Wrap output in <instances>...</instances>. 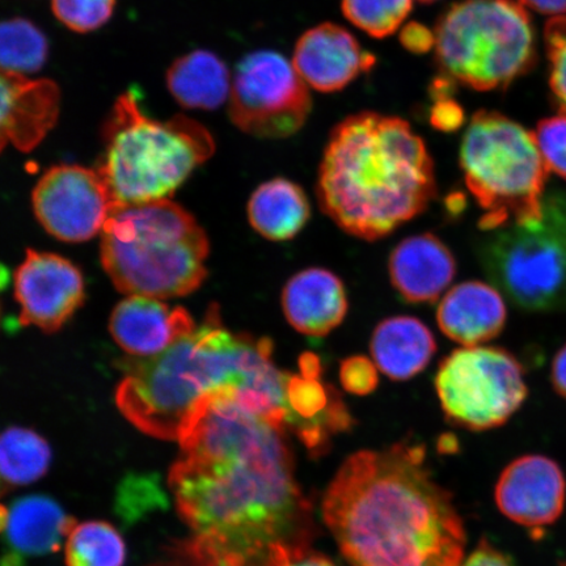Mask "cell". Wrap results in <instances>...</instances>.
<instances>
[{"instance_id":"obj_29","label":"cell","mask_w":566,"mask_h":566,"mask_svg":"<svg viewBox=\"0 0 566 566\" xmlns=\"http://www.w3.org/2000/svg\"><path fill=\"white\" fill-rule=\"evenodd\" d=\"M117 0H52L54 17L76 33L101 30L115 12Z\"/></svg>"},{"instance_id":"obj_4","label":"cell","mask_w":566,"mask_h":566,"mask_svg":"<svg viewBox=\"0 0 566 566\" xmlns=\"http://www.w3.org/2000/svg\"><path fill=\"white\" fill-rule=\"evenodd\" d=\"M316 195L339 229L374 242L427 210L437 195L434 163L406 119L359 112L331 132Z\"/></svg>"},{"instance_id":"obj_37","label":"cell","mask_w":566,"mask_h":566,"mask_svg":"<svg viewBox=\"0 0 566 566\" xmlns=\"http://www.w3.org/2000/svg\"><path fill=\"white\" fill-rule=\"evenodd\" d=\"M551 378L556 392L566 400V345L556 354L552 364Z\"/></svg>"},{"instance_id":"obj_14","label":"cell","mask_w":566,"mask_h":566,"mask_svg":"<svg viewBox=\"0 0 566 566\" xmlns=\"http://www.w3.org/2000/svg\"><path fill=\"white\" fill-rule=\"evenodd\" d=\"M495 502L501 513L516 525L534 531L554 525L566 502L564 472L547 457L515 459L501 473Z\"/></svg>"},{"instance_id":"obj_20","label":"cell","mask_w":566,"mask_h":566,"mask_svg":"<svg viewBox=\"0 0 566 566\" xmlns=\"http://www.w3.org/2000/svg\"><path fill=\"white\" fill-rule=\"evenodd\" d=\"M282 308L292 327L302 335L324 337L348 314V295L342 280L323 268L295 274L282 293Z\"/></svg>"},{"instance_id":"obj_31","label":"cell","mask_w":566,"mask_h":566,"mask_svg":"<svg viewBox=\"0 0 566 566\" xmlns=\"http://www.w3.org/2000/svg\"><path fill=\"white\" fill-rule=\"evenodd\" d=\"M534 137L548 171L566 180V113L543 118Z\"/></svg>"},{"instance_id":"obj_8","label":"cell","mask_w":566,"mask_h":566,"mask_svg":"<svg viewBox=\"0 0 566 566\" xmlns=\"http://www.w3.org/2000/svg\"><path fill=\"white\" fill-rule=\"evenodd\" d=\"M467 187L484 216L479 228L494 231L543 216L548 169L534 134L495 111L473 115L460 146Z\"/></svg>"},{"instance_id":"obj_2","label":"cell","mask_w":566,"mask_h":566,"mask_svg":"<svg viewBox=\"0 0 566 566\" xmlns=\"http://www.w3.org/2000/svg\"><path fill=\"white\" fill-rule=\"evenodd\" d=\"M323 518L353 566H462L467 536L420 444L358 451L324 494Z\"/></svg>"},{"instance_id":"obj_24","label":"cell","mask_w":566,"mask_h":566,"mask_svg":"<svg viewBox=\"0 0 566 566\" xmlns=\"http://www.w3.org/2000/svg\"><path fill=\"white\" fill-rule=\"evenodd\" d=\"M310 216L306 193L295 182L281 177L260 186L248 203L252 228L272 242H285L298 235Z\"/></svg>"},{"instance_id":"obj_18","label":"cell","mask_w":566,"mask_h":566,"mask_svg":"<svg viewBox=\"0 0 566 566\" xmlns=\"http://www.w3.org/2000/svg\"><path fill=\"white\" fill-rule=\"evenodd\" d=\"M76 526L73 516L46 495L33 494L2 507L3 566H21L23 557L53 554Z\"/></svg>"},{"instance_id":"obj_39","label":"cell","mask_w":566,"mask_h":566,"mask_svg":"<svg viewBox=\"0 0 566 566\" xmlns=\"http://www.w3.org/2000/svg\"><path fill=\"white\" fill-rule=\"evenodd\" d=\"M283 566H335L332 564L327 557L316 555L314 552H306V554H303L298 557L293 558L292 562H289L287 564Z\"/></svg>"},{"instance_id":"obj_23","label":"cell","mask_w":566,"mask_h":566,"mask_svg":"<svg viewBox=\"0 0 566 566\" xmlns=\"http://www.w3.org/2000/svg\"><path fill=\"white\" fill-rule=\"evenodd\" d=\"M229 67L209 51H195L177 59L167 71V87L186 109L214 111L231 94Z\"/></svg>"},{"instance_id":"obj_36","label":"cell","mask_w":566,"mask_h":566,"mask_svg":"<svg viewBox=\"0 0 566 566\" xmlns=\"http://www.w3.org/2000/svg\"><path fill=\"white\" fill-rule=\"evenodd\" d=\"M526 9L542 15L560 17L566 13V0H520Z\"/></svg>"},{"instance_id":"obj_33","label":"cell","mask_w":566,"mask_h":566,"mask_svg":"<svg viewBox=\"0 0 566 566\" xmlns=\"http://www.w3.org/2000/svg\"><path fill=\"white\" fill-rule=\"evenodd\" d=\"M464 113L462 106L448 96L436 97V105L431 111L430 122L436 129L455 132L463 125Z\"/></svg>"},{"instance_id":"obj_3","label":"cell","mask_w":566,"mask_h":566,"mask_svg":"<svg viewBox=\"0 0 566 566\" xmlns=\"http://www.w3.org/2000/svg\"><path fill=\"white\" fill-rule=\"evenodd\" d=\"M116 392L125 419L147 436L179 441L198 402L223 388L268 396L294 421L289 400L292 375L279 369L266 337L233 334L211 306L200 327L153 358H126Z\"/></svg>"},{"instance_id":"obj_12","label":"cell","mask_w":566,"mask_h":566,"mask_svg":"<svg viewBox=\"0 0 566 566\" xmlns=\"http://www.w3.org/2000/svg\"><path fill=\"white\" fill-rule=\"evenodd\" d=\"M32 202L42 228L67 243L96 237L116 208L101 174L73 165L49 169L34 187Z\"/></svg>"},{"instance_id":"obj_9","label":"cell","mask_w":566,"mask_h":566,"mask_svg":"<svg viewBox=\"0 0 566 566\" xmlns=\"http://www.w3.org/2000/svg\"><path fill=\"white\" fill-rule=\"evenodd\" d=\"M495 289L526 311L566 308V195L544 197L537 221L494 230L480 247Z\"/></svg>"},{"instance_id":"obj_11","label":"cell","mask_w":566,"mask_h":566,"mask_svg":"<svg viewBox=\"0 0 566 566\" xmlns=\"http://www.w3.org/2000/svg\"><path fill=\"white\" fill-rule=\"evenodd\" d=\"M311 109L306 82L279 52H253L238 63L229 105L238 129L258 138L292 137L306 124Z\"/></svg>"},{"instance_id":"obj_10","label":"cell","mask_w":566,"mask_h":566,"mask_svg":"<svg viewBox=\"0 0 566 566\" xmlns=\"http://www.w3.org/2000/svg\"><path fill=\"white\" fill-rule=\"evenodd\" d=\"M436 391L448 419L470 430L501 427L525 402V370L511 352L464 346L446 357Z\"/></svg>"},{"instance_id":"obj_25","label":"cell","mask_w":566,"mask_h":566,"mask_svg":"<svg viewBox=\"0 0 566 566\" xmlns=\"http://www.w3.org/2000/svg\"><path fill=\"white\" fill-rule=\"evenodd\" d=\"M52 450L35 431L12 427L0 440V471L3 484L20 486L34 483L49 470Z\"/></svg>"},{"instance_id":"obj_15","label":"cell","mask_w":566,"mask_h":566,"mask_svg":"<svg viewBox=\"0 0 566 566\" xmlns=\"http://www.w3.org/2000/svg\"><path fill=\"white\" fill-rule=\"evenodd\" d=\"M377 59L365 52L342 25L323 23L311 28L296 42L293 65L307 86L318 92L342 91L369 73Z\"/></svg>"},{"instance_id":"obj_1","label":"cell","mask_w":566,"mask_h":566,"mask_svg":"<svg viewBox=\"0 0 566 566\" xmlns=\"http://www.w3.org/2000/svg\"><path fill=\"white\" fill-rule=\"evenodd\" d=\"M168 476L188 534L167 566H283L311 551L313 509L295 479L287 430L256 392L228 387L198 402Z\"/></svg>"},{"instance_id":"obj_28","label":"cell","mask_w":566,"mask_h":566,"mask_svg":"<svg viewBox=\"0 0 566 566\" xmlns=\"http://www.w3.org/2000/svg\"><path fill=\"white\" fill-rule=\"evenodd\" d=\"M412 7L413 0H342L344 17L375 39L398 31Z\"/></svg>"},{"instance_id":"obj_6","label":"cell","mask_w":566,"mask_h":566,"mask_svg":"<svg viewBox=\"0 0 566 566\" xmlns=\"http://www.w3.org/2000/svg\"><path fill=\"white\" fill-rule=\"evenodd\" d=\"M102 137L96 171L116 207L168 200L216 151L207 127L182 115L167 122L148 117L134 90L118 96Z\"/></svg>"},{"instance_id":"obj_40","label":"cell","mask_w":566,"mask_h":566,"mask_svg":"<svg viewBox=\"0 0 566 566\" xmlns=\"http://www.w3.org/2000/svg\"><path fill=\"white\" fill-rule=\"evenodd\" d=\"M422 3H433L437 2V0H420Z\"/></svg>"},{"instance_id":"obj_13","label":"cell","mask_w":566,"mask_h":566,"mask_svg":"<svg viewBox=\"0 0 566 566\" xmlns=\"http://www.w3.org/2000/svg\"><path fill=\"white\" fill-rule=\"evenodd\" d=\"M13 285L20 324L34 325L46 334L59 331L84 300L80 269L54 253L28 251Z\"/></svg>"},{"instance_id":"obj_38","label":"cell","mask_w":566,"mask_h":566,"mask_svg":"<svg viewBox=\"0 0 566 566\" xmlns=\"http://www.w3.org/2000/svg\"><path fill=\"white\" fill-rule=\"evenodd\" d=\"M300 370L304 377L321 379L323 374L321 358L314 353H304L300 358Z\"/></svg>"},{"instance_id":"obj_22","label":"cell","mask_w":566,"mask_h":566,"mask_svg":"<svg viewBox=\"0 0 566 566\" xmlns=\"http://www.w3.org/2000/svg\"><path fill=\"white\" fill-rule=\"evenodd\" d=\"M370 352L375 365L388 378L408 380L427 369L437 352V343L419 318L392 316L374 329Z\"/></svg>"},{"instance_id":"obj_27","label":"cell","mask_w":566,"mask_h":566,"mask_svg":"<svg viewBox=\"0 0 566 566\" xmlns=\"http://www.w3.org/2000/svg\"><path fill=\"white\" fill-rule=\"evenodd\" d=\"M49 44L45 34L32 21L15 18L0 28V63L2 71L21 75L38 73L45 66Z\"/></svg>"},{"instance_id":"obj_35","label":"cell","mask_w":566,"mask_h":566,"mask_svg":"<svg viewBox=\"0 0 566 566\" xmlns=\"http://www.w3.org/2000/svg\"><path fill=\"white\" fill-rule=\"evenodd\" d=\"M462 566H513V564L504 554L483 541Z\"/></svg>"},{"instance_id":"obj_5","label":"cell","mask_w":566,"mask_h":566,"mask_svg":"<svg viewBox=\"0 0 566 566\" xmlns=\"http://www.w3.org/2000/svg\"><path fill=\"white\" fill-rule=\"evenodd\" d=\"M102 263L125 294L157 300L196 292L207 277V233L179 205L116 207L102 231Z\"/></svg>"},{"instance_id":"obj_17","label":"cell","mask_w":566,"mask_h":566,"mask_svg":"<svg viewBox=\"0 0 566 566\" xmlns=\"http://www.w3.org/2000/svg\"><path fill=\"white\" fill-rule=\"evenodd\" d=\"M61 91L51 80L2 71V147L11 144L19 151L38 147L59 122Z\"/></svg>"},{"instance_id":"obj_41","label":"cell","mask_w":566,"mask_h":566,"mask_svg":"<svg viewBox=\"0 0 566 566\" xmlns=\"http://www.w3.org/2000/svg\"><path fill=\"white\" fill-rule=\"evenodd\" d=\"M563 566H566V564H565V565H563Z\"/></svg>"},{"instance_id":"obj_19","label":"cell","mask_w":566,"mask_h":566,"mask_svg":"<svg viewBox=\"0 0 566 566\" xmlns=\"http://www.w3.org/2000/svg\"><path fill=\"white\" fill-rule=\"evenodd\" d=\"M389 279L408 303H433L457 275V261L450 248L433 233L402 240L388 261Z\"/></svg>"},{"instance_id":"obj_16","label":"cell","mask_w":566,"mask_h":566,"mask_svg":"<svg viewBox=\"0 0 566 566\" xmlns=\"http://www.w3.org/2000/svg\"><path fill=\"white\" fill-rule=\"evenodd\" d=\"M196 328L187 310L144 295L119 302L109 321L113 339L133 358L157 357Z\"/></svg>"},{"instance_id":"obj_21","label":"cell","mask_w":566,"mask_h":566,"mask_svg":"<svg viewBox=\"0 0 566 566\" xmlns=\"http://www.w3.org/2000/svg\"><path fill=\"white\" fill-rule=\"evenodd\" d=\"M506 317L500 290L479 281L452 287L437 308L443 335L463 346L491 342L505 328Z\"/></svg>"},{"instance_id":"obj_26","label":"cell","mask_w":566,"mask_h":566,"mask_svg":"<svg viewBox=\"0 0 566 566\" xmlns=\"http://www.w3.org/2000/svg\"><path fill=\"white\" fill-rule=\"evenodd\" d=\"M65 560L67 566H124L125 542L108 522L80 523L67 536Z\"/></svg>"},{"instance_id":"obj_34","label":"cell","mask_w":566,"mask_h":566,"mask_svg":"<svg viewBox=\"0 0 566 566\" xmlns=\"http://www.w3.org/2000/svg\"><path fill=\"white\" fill-rule=\"evenodd\" d=\"M401 45L410 53L423 54L431 51L436 45L434 32L429 28L416 23H408L400 32Z\"/></svg>"},{"instance_id":"obj_7","label":"cell","mask_w":566,"mask_h":566,"mask_svg":"<svg viewBox=\"0 0 566 566\" xmlns=\"http://www.w3.org/2000/svg\"><path fill=\"white\" fill-rule=\"evenodd\" d=\"M434 35L442 74L472 90H506L537 62L535 28L520 0H460Z\"/></svg>"},{"instance_id":"obj_32","label":"cell","mask_w":566,"mask_h":566,"mask_svg":"<svg viewBox=\"0 0 566 566\" xmlns=\"http://www.w3.org/2000/svg\"><path fill=\"white\" fill-rule=\"evenodd\" d=\"M339 381L345 391L359 396L369 395L379 385L378 367L374 360L364 356L346 358L339 366Z\"/></svg>"},{"instance_id":"obj_30","label":"cell","mask_w":566,"mask_h":566,"mask_svg":"<svg viewBox=\"0 0 566 566\" xmlns=\"http://www.w3.org/2000/svg\"><path fill=\"white\" fill-rule=\"evenodd\" d=\"M549 60V88L557 108L566 113V15L552 18L544 27Z\"/></svg>"}]
</instances>
